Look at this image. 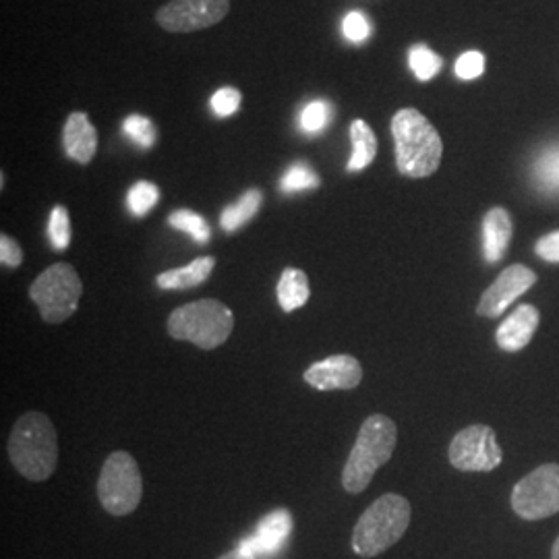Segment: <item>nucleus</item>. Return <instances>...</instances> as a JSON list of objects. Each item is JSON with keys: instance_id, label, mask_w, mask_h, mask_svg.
I'll use <instances>...</instances> for the list:
<instances>
[{"instance_id": "nucleus-9", "label": "nucleus", "mask_w": 559, "mask_h": 559, "mask_svg": "<svg viewBox=\"0 0 559 559\" xmlns=\"http://www.w3.org/2000/svg\"><path fill=\"white\" fill-rule=\"evenodd\" d=\"M503 460L496 431L487 425H471L450 443V462L464 473L496 471Z\"/></svg>"}, {"instance_id": "nucleus-26", "label": "nucleus", "mask_w": 559, "mask_h": 559, "mask_svg": "<svg viewBox=\"0 0 559 559\" xmlns=\"http://www.w3.org/2000/svg\"><path fill=\"white\" fill-rule=\"evenodd\" d=\"M316 187H320V177L316 175V170L309 164H302V162L293 164L280 179V189L284 193H300V191L316 189Z\"/></svg>"}, {"instance_id": "nucleus-8", "label": "nucleus", "mask_w": 559, "mask_h": 559, "mask_svg": "<svg viewBox=\"0 0 559 559\" xmlns=\"http://www.w3.org/2000/svg\"><path fill=\"white\" fill-rule=\"evenodd\" d=\"M512 510L524 520H543L559 512V464H543L520 479L512 491Z\"/></svg>"}, {"instance_id": "nucleus-34", "label": "nucleus", "mask_w": 559, "mask_h": 559, "mask_svg": "<svg viewBox=\"0 0 559 559\" xmlns=\"http://www.w3.org/2000/svg\"><path fill=\"white\" fill-rule=\"evenodd\" d=\"M218 559H255L251 558V556H247V554H242L240 551L239 547L237 549H233V551H228V554H224V556H221Z\"/></svg>"}, {"instance_id": "nucleus-21", "label": "nucleus", "mask_w": 559, "mask_h": 559, "mask_svg": "<svg viewBox=\"0 0 559 559\" xmlns=\"http://www.w3.org/2000/svg\"><path fill=\"white\" fill-rule=\"evenodd\" d=\"M158 201H160V189L150 180H140L127 193V210L131 212V216L143 218L156 207Z\"/></svg>"}, {"instance_id": "nucleus-33", "label": "nucleus", "mask_w": 559, "mask_h": 559, "mask_svg": "<svg viewBox=\"0 0 559 559\" xmlns=\"http://www.w3.org/2000/svg\"><path fill=\"white\" fill-rule=\"evenodd\" d=\"M537 255L549 263H559V230L545 235L537 242Z\"/></svg>"}, {"instance_id": "nucleus-7", "label": "nucleus", "mask_w": 559, "mask_h": 559, "mask_svg": "<svg viewBox=\"0 0 559 559\" xmlns=\"http://www.w3.org/2000/svg\"><path fill=\"white\" fill-rule=\"evenodd\" d=\"M143 496V479L135 459L127 452L110 454L102 466L98 498L110 516H127L138 510Z\"/></svg>"}, {"instance_id": "nucleus-29", "label": "nucleus", "mask_w": 559, "mask_h": 559, "mask_svg": "<svg viewBox=\"0 0 559 559\" xmlns=\"http://www.w3.org/2000/svg\"><path fill=\"white\" fill-rule=\"evenodd\" d=\"M371 21L365 17V13L360 11H350L344 21H342V34L344 38L353 44H362L365 40L371 38Z\"/></svg>"}, {"instance_id": "nucleus-32", "label": "nucleus", "mask_w": 559, "mask_h": 559, "mask_svg": "<svg viewBox=\"0 0 559 559\" xmlns=\"http://www.w3.org/2000/svg\"><path fill=\"white\" fill-rule=\"evenodd\" d=\"M0 261L4 267H20L23 263V251H21L20 242L11 239L9 235L0 237Z\"/></svg>"}, {"instance_id": "nucleus-17", "label": "nucleus", "mask_w": 559, "mask_h": 559, "mask_svg": "<svg viewBox=\"0 0 559 559\" xmlns=\"http://www.w3.org/2000/svg\"><path fill=\"white\" fill-rule=\"evenodd\" d=\"M214 265H216L214 258H200V260L191 261L189 265L162 272L160 276L156 278V284H158V288H164V290L195 288L212 276Z\"/></svg>"}, {"instance_id": "nucleus-35", "label": "nucleus", "mask_w": 559, "mask_h": 559, "mask_svg": "<svg viewBox=\"0 0 559 559\" xmlns=\"http://www.w3.org/2000/svg\"><path fill=\"white\" fill-rule=\"evenodd\" d=\"M551 559H559V537L554 543V549H551Z\"/></svg>"}, {"instance_id": "nucleus-31", "label": "nucleus", "mask_w": 559, "mask_h": 559, "mask_svg": "<svg viewBox=\"0 0 559 559\" xmlns=\"http://www.w3.org/2000/svg\"><path fill=\"white\" fill-rule=\"evenodd\" d=\"M485 71V57L477 50H468L456 60V75L460 80H477Z\"/></svg>"}, {"instance_id": "nucleus-4", "label": "nucleus", "mask_w": 559, "mask_h": 559, "mask_svg": "<svg viewBox=\"0 0 559 559\" xmlns=\"http://www.w3.org/2000/svg\"><path fill=\"white\" fill-rule=\"evenodd\" d=\"M411 524V503L388 493L373 501L353 531V551L360 558H376L396 545Z\"/></svg>"}, {"instance_id": "nucleus-22", "label": "nucleus", "mask_w": 559, "mask_h": 559, "mask_svg": "<svg viewBox=\"0 0 559 559\" xmlns=\"http://www.w3.org/2000/svg\"><path fill=\"white\" fill-rule=\"evenodd\" d=\"M168 224H170L173 228L180 230V233L189 235L198 245H205L207 240L212 239L210 224H207V221H205L201 214H198V212L177 210L175 214H170Z\"/></svg>"}, {"instance_id": "nucleus-20", "label": "nucleus", "mask_w": 559, "mask_h": 559, "mask_svg": "<svg viewBox=\"0 0 559 559\" xmlns=\"http://www.w3.org/2000/svg\"><path fill=\"white\" fill-rule=\"evenodd\" d=\"M261 203H263V193H261L260 189H249L247 193L240 195V200L237 203L224 207L221 216L222 228L228 235L237 233L240 226H245L247 222L251 221L260 212Z\"/></svg>"}, {"instance_id": "nucleus-10", "label": "nucleus", "mask_w": 559, "mask_h": 559, "mask_svg": "<svg viewBox=\"0 0 559 559\" xmlns=\"http://www.w3.org/2000/svg\"><path fill=\"white\" fill-rule=\"evenodd\" d=\"M230 11V0H170L156 21L170 34H191L221 23Z\"/></svg>"}, {"instance_id": "nucleus-27", "label": "nucleus", "mask_w": 559, "mask_h": 559, "mask_svg": "<svg viewBox=\"0 0 559 559\" xmlns=\"http://www.w3.org/2000/svg\"><path fill=\"white\" fill-rule=\"evenodd\" d=\"M332 120V106L330 102L313 100L309 102L302 112H300V129L307 135H318Z\"/></svg>"}, {"instance_id": "nucleus-25", "label": "nucleus", "mask_w": 559, "mask_h": 559, "mask_svg": "<svg viewBox=\"0 0 559 559\" xmlns=\"http://www.w3.org/2000/svg\"><path fill=\"white\" fill-rule=\"evenodd\" d=\"M122 133L141 150H152L158 141V131L154 122L143 115H129L122 120Z\"/></svg>"}, {"instance_id": "nucleus-28", "label": "nucleus", "mask_w": 559, "mask_h": 559, "mask_svg": "<svg viewBox=\"0 0 559 559\" xmlns=\"http://www.w3.org/2000/svg\"><path fill=\"white\" fill-rule=\"evenodd\" d=\"M48 239L57 251H64L71 245V221L64 205H57L48 221Z\"/></svg>"}, {"instance_id": "nucleus-16", "label": "nucleus", "mask_w": 559, "mask_h": 559, "mask_svg": "<svg viewBox=\"0 0 559 559\" xmlns=\"http://www.w3.org/2000/svg\"><path fill=\"white\" fill-rule=\"evenodd\" d=\"M512 218L503 207H493L485 214L483 221V249L485 260L498 263L506 255L512 242Z\"/></svg>"}, {"instance_id": "nucleus-12", "label": "nucleus", "mask_w": 559, "mask_h": 559, "mask_svg": "<svg viewBox=\"0 0 559 559\" xmlns=\"http://www.w3.org/2000/svg\"><path fill=\"white\" fill-rule=\"evenodd\" d=\"M293 533V514L284 508L270 512L261 519L253 535L240 540L239 549L251 558H270L276 556L290 539Z\"/></svg>"}, {"instance_id": "nucleus-3", "label": "nucleus", "mask_w": 559, "mask_h": 559, "mask_svg": "<svg viewBox=\"0 0 559 559\" xmlns=\"http://www.w3.org/2000/svg\"><path fill=\"white\" fill-rule=\"evenodd\" d=\"M396 441L399 429L390 417L373 415L365 420L342 473L344 489L348 493H362L373 475L392 459Z\"/></svg>"}, {"instance_id": "nucleus-1", "label": "nucleus", "mask_w": 559, "mask_h": 559, "mask_svg": "<svg viewBox=\"0 0 559 559\" xmlns=\"http://www.w3.org/2000/svg\"><path fill=\"white\" fill-rule=\"evenodd\" d=\"M396 166L408 179L431 177L440 168L443 143L436 127L417 108H402L392 119Z\"/></svg>"}, {"instance_id": "nucleus-2", "label": "nucleus", "mask_w": 559, "mask_h": 559, "mask_svg": "<svg viewBox=\"0 0 559 559\" xmlns=\"http://www.w3.org/2000/svg\"><path fill=\"white\" fill-rule=\"evenodd\" d=\"M9 456L25 479H50L59 462V443L52 420L41 413L23 415L9 438Z\"/></svg>"}, {"instance_id": "nucleus-5", "label": "nucleus", "mask_w": 559, "mask_h": 559, "mask_svg": "<svg viewBox=\"0 0 559 559\" xmlns=\"http://www.w3.org/2000/svg\"><path fill=\"white\" fill-rule=\"evenodd\" d=\"M235 316L216 299H201L175 309L168 318V334L187 340L201 350H214L233 334Z\"/></svg>"}, {"instance_id": "nucleus-6", "label": "nucleus", "mask_w": 559, "mask_h": 559, "mask_svg": "<svg viewBox=\"0 0 559 559\" xmlns=\"http://www.w3.org/2000/svg\"><path fill=\"white\" fill-rule=\"evenodd\" d=\"M83 284L80 274L69 263H55L44 270L29 286V297L38 305L41 320L62 323L80 307Z\"/></svg>"}, {"instance_id": "nucleus-24", "label": "nucleus", "mask_w": 559, "mask_h": 559, "mask_svg": "<svg viewBox=\"0 0 559 559\" xmlns=\"http://www.w3.org/2000/svg\"><path fill=\"white\" fill-rule=\"evenodd\" d=\"M408 64H411L413 73L417 75V80L429 81L433 80V78L440 73L443 60H441L440 55H436L429 46L417 44V46H413L411 52H408Z\"/></svg>"}, {"instance_id": "nucleus-30", "label": "nucleus", "mask_w": 559, "mask_h": 559, "mask_svg": "<svg viewBox=\"0 0 559 559\" xmlns=\"http://www.w3.org/2000/svg\"><path fill=\"white\" fill-rule=\"evenodd\" d=\"M240 102H242V96H240L239 90H235V87H222V90H218V92L212 96L210 106H212V110H214L216 117L228 119V117H233V115L239 110Z\"/></svg>"}, {"instance_id": "nucleus-14", "label": "nucleus", "mask_w": 559, "mask_h": 559, "mask_svg": "<svg viewBox=\"0 0 559 559\" xmlns=\"http://www.w3.org/2000/svg\"><path fill=\"white\" fill-rule=\"evenodd\" d=\"M540 313L535 305H520L498 328V346L506 353H519L535 336L539 328Z\"/></svg>"}, {"instance_id": "nucleus-23", "label": "nucleus", "mask_w": 559, "mask_h": 559, "mask_svg": "<svg viewBox=\"0 0 559 559\" xmlns=\"http://www.w3.org/2000/svg\"><path fill=\"white\" fill-rule=\"evenodd\" d=\"M535 177L545 193L559 195V145L549 147L540 154L535 166Z\"/></svg>"}, {"instance_id": "nucleus-11", "label": "nucleus", "mask_w": 559, "mask_h": 559, "mask_svg": "<svg viewBox=\"0 0 559 559\" xmlns=\"http://www.w3.org/2000/svg\"><path fill=\"white\" fill-rule=\"evenodd\" d=\"M535 282L537 274L524 265L516 263L506 267L498 280L483 293L477 313L480 318H500L514 300L533 288Z\"/></svg>"}, {"instance_id": "nucleus-13", "label": "nucleus", "mask_w": 559, "mask_h": 559, "mask_svg": "<svg viewBox=\"0 0 559 559\" xmlns=\"http://www.w3.org/2000/svg\"><path fill=\"white\" fill-rule=\"evenodd\" d=\"M362 380V367L350 355H334L328 359L313 362L305 371V381L316 390H353Z\"/></svg>"}, {"instance_id": "nucleus-19", "label": "nucleus", "mask_w": 559, "mask_h": 559, "mask_svg": "<svg viewBox=\"0 0 559 559\" xmlns=\"http://www.w3.org/2000/svg\"><path fill=\"white\" fill-rule=\"evenodd\" d=\"M309 297H311V288H309L307 274L297 267H286L278 282V302L282 311L290 313L299 309L309 300Z\"/></svg>"}, {"instance_id": "nucleus-15", "label": "nucleus", "mask_w": 559, "mask_h": 559, "mask_svg": "<svg viewBox=\"0 0 559 559\" xmlns=\"http://www.w3.org/2000/svg\"><path fill=\"white\" fill-rule=\"evenodd\" d=\"M62 147L71 160L90 164L98 152V131L85 112H71L62 129Z\"/></svg>"}, {"instance_id": "nucleus-18", "label": "nucleus", "mask_w": 559, "mask_h": 559, "mask_svg": "<svg viewBox=\"0 0 559 559\" xmlns=\"http://www.w3.org/2000/svg\"><path fill=\"white\" fill-rule=\"evenodd\" d=\"M350 141H353V156L346 164L348 173L365 170L378 156V138L373 129L365 120H353L350 124Z\"/></svg>"}]
</instances>
